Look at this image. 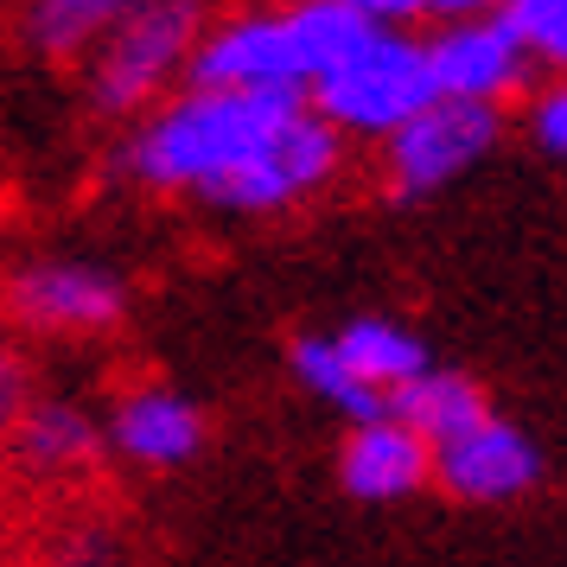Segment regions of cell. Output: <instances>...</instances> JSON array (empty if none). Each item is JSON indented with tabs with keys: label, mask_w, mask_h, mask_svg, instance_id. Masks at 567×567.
Masks as SVG:
<instances>
[{
	"label": "cell",
	"mask_w": 567,
	"mask_h": 567,
	"mask_svg": "<svg viewBox=\"0 0 567 567\" xmlns=\"http://www.w3.org/2000/svg\"><path fill=\"white\" fill-rule=\"evenodd\" d=\"M307 96H243V90H179L173 103L141 115L115 154V173L141 192H179L210 205L249 159L281 134Z\"/></svg>",
	"instance_id": "cell-1"
},
{
	"label": "cell",
	"mask_w": 567,
	"mask_h": 567,
	"mask_svg": "<svg viewBox=\"0 0 567 567\" xmlns=\"http://www.w3.org/2000/svg\"><path fill=\"white\" fill-rule=\"evenodd\" d=\"M198 39H205L198 0H141L128 20L96 45L90 71H83L90 109L109 115V122H128V115L159 109V96L173 90V78L192 71Z\"/></svg>",
	"instance_id": "cell-2"
},
{
	"label": "cell",
	"mask_w": 567,
	"mask_h": 567,
	"mask_svg": "<svg viewBox=\"0 0 567 567\" xmlns=\"http://www.w3.org/2000/svg\"><path fill=\"white\" fill-rule=\"evenodd\" d=\"M307 103L344 141H389V134H402L421 109L440 103L434 64H427V39L377 27L338 71H326V78L312 83Z\"/></svg>",
	"instance_id": "cell-3"
},
{
	"label": "cell",
	"mask_w": 567,
	"mask_h": 567,
	"mask_svg": "<svg viewBox=\"0 0 567 567\" xmlns=\"http://www.w3.org/2000/svg\"><path fill=\"white\" fill-rule=\"evenodd\" d=\"M185 90H243V96H312V64L293 13H236L205 27Z\"/></svg>",
	"instance_id": "cell-4"
},
{
	"label": "cell",
	"mask_w": 567,
	"mask_h": 567,
	"mask_svg": "<svg viewBox=\"0 0 567 567\" xmlns=\"http://www.w3.org/2000/svg\"><path fill=\"white\" fill-rule=\"evenodd\" d=\"M504 134V109L497 103H446L421 109L402 134L383 141V173L395 198H434L453 179H465L478 159L497 147Z\"/></svg>",
	"instance_id": "cell-5"
},
{
	"label": "cell",
	"mask_w": 567,
	"mask_h": 567,
	"mask_svg": "<svg viewBox=\"0 0 567 567\" xmlns=\"http://www.w3.org/2000/svg\"><path fill=\"white\" fill-rule=\"evenodd\" d=\"M338 159H344V134H338L312 103H300L281 122V134H275V141H268V147H261L210 205L236 210V217H275V210H293V205H307L312 192L332 185Z\"/></svg>",
	"instance_id": "cell-6"
},
{
	"label": "cell",
	"mask_w": 567,
	"mask_h": 567,
	"mask_svg": "<svg viewBox=\"0 0 567 567\" xmlns=\"http://www.w3.org/2000/svg\"><path fill=\"white\" fill-rule=\"evenodd\" d=\"M7 307L20 326L32 332H58V338H90L122 326L128 312V287L115 268L103 261H83V256H52V261H27L13 268L7 281Z\"/></svg>",
	"instance_id": "cell-7"
},
{
	"label": "cell",
	"mask_w": 567,
	"mask_h": 567,
	"mask_svg": "<svg viewBox=\"0 0 567 567\" xmlns=\"http://www.w3.org/2000/svg\"><path fill=\"white\" fill-rule=\"evenodd\" d=\"M427 64H434V90L446 103H497L523 90L536 58L523 52V39L504 13L491 20H440L427 32Z\"/></svg>",
	"instance_id": "cell-8"
},
{
	"label": "cell",
	"mask_w": 567,
	"mask_h": 567,
	"mask_svg": "<svg viewBox=\"0 0 567 567\" xmlns=\"http://www.w3.org/2000/svg\"><path fill=\"white\" fill-rule=\"evenodd\" d=\"M542 478V446L516 421L485 414L434 446V485L460 504H511Z\"/></svg>",
	"instance_id": "cell-9"
},
{
	"label": "cell",
	"mask_w": 567,
	"mask_h": 567,
	"mask_svg": "<svg viewBox=\"0 0 567 567\" xmlns=\"http://www.w3.org/2000/svg\"><path fill=\"white\" fill-rule=\"evenodd\" d=\"M338 485L358 504H402L421 485H434V440L402 414L358 421L338 446Z\"/></svg>",
	"instance_id": "cell-10"
},
{
	"label": "cell",
	"mask_w": 567,
	"mask_h": 567,
	"mask_svg": "<svg viewBox=\"0 0 567 567\" xmlns=\"http://www.w3.org/2000/svg\"><path fill=\"white\" fill-rule=\"evenodd\" d=\"M109 453H122L128 465L147 472H173V465L198 460L205 446V409L173 383H141L109 409Z\"/></svg>",
	"instance_id": "cell-11"
},
{
	"label": "cell",
	"mask_w": 567,
	"mask_h": 567,
	"mask_svg": "<svg viewBox=\"0 0 567 567\" xmlns=\"http://www.w3.org/2000/svg\"><path fill=\"white\" fill-rule=\"evenodd\" d=\"M141 0H27L20 7V45L45 64H78V58H96V45Z\"/></svg>",
	"instance_id": "cell-12"
},
{
	"label": "cell",
	"mask_w": 567,
	"mask_h": 567,
	"mask_svg": "<svg viewBox=\"0 0 567 567\" xmlns=\"http://www.w3.org/2000/svg\"><path fill=\"white\" fill-rule=\"evenodd\" d=\"M332 338H338V351L351 358V370H358L370 389H383L389 402L434 370L427 344H421L402 319H383V312H358V319H344Z\"/></svg>",
	"instance_id": "cell-13"
},
{
	"label": "cell",
	"mask_w": 567,
	"mask_h": 567,
	"mask_svg": "<svg viewBox=\"0 0 567 567\" xmlns=\"http://www.w3.org/2000/svg\"><path fill=\"white\" fill-rule=\"evenodd\" d=\"M287 370H293V383L307 389L312 402L338 409L351 427H358V421H383V414H395V402H389L383 389H370L358 370H351V358L338 351L332 332H300L293 344H287Z\"/></svg>",
	"instance_id": "cell-14"
},
{
	"label": "cell",
	"mask_w": 567,
	"mask_h": 567,
	"mask_svg": "<svg viewBox=\"0 0 567 567\" xmlns=\"http://www.w3.org/2000/svg\"><path fill=\"white\" fill-rule=\"evenodd\" d=\"M109 446V427L90 421L71 402H32L13 421V460L32 465V472H71V465H90Z\"/></svg>",
	"instance_id": "cell-15"
},
{
	"label": "cell",
	"mask_w": 567,
	"mask_h": 567,
	"mask_svg": "<svg viewBox=\"0 0 567 567\" xmlns=\"http://www.w3.org/2000/svg\"><path fill=\"white\" fill-rule=\"evenodd\" d=\"M395 414L440 446V440L465 434L472 421H485L491 402H485V389L472 383V377H460V370H427L421 383H409L395 395Z\"/></svg>",
	"instance_id": "cell-16"
},
{
	"label": "cell",
	"mask_w": 567,
	"mask_h": 567,
	"mask_svg": "<svg viewBox=\"0 0 567 567\" xmlns=\"http://www.w3.org/2000/svg\"><path fill=\"white\" fill-rule=\"evenodd\" d=\"M504 20L516 27L523 52L536 58L542 71L567 78V0H516Z\"/></svg>",
	"instance_id": "cell-17"
},
{
	"label": "cell",
	"mask_w": 567,
	"mask_h": 567,
	"mask_svg": "<svg viewBox=\"0 0 567 567\" xmlns=\"http://www.w3.org/2000/svg\"><path fill=\"white\" fill-rule=\"evenodd\" d=\"M529 141L548 159H567V78L542 83L536 96H529Z\"/></svg>",
	"instance_id": "cell-18"
},
{
	"label": "cell",
	"mask_w": 567,
	"mask_h": 567,
	"mask_svg": "<svg viewBox=\"0 0 567 567\" xmlns=\"http://www.w3.org/2000/svg\"><path fill=\"white\" fill-rule=\"evenodd\" d=\"M370 27H389V32H402L409 20H421V13H434V0H351Z\"/></svg>",
	"instance_id": "cell-19"
},
{
	"label": "cell",
	"mask_w": 567,
	"mask_h": 567,
	"mask_svg": "<svg viewBox=\"0 0 567 567\" xmlns=\"http://www.w3.org/2000/svg\"><path fill=\"white\" fill-rule=\"evenodd\" d=\"M516 0H434L440 20H491V13H511Z\"/></svg>",
	"instance_id": "cell-20"
}]
</instances>
